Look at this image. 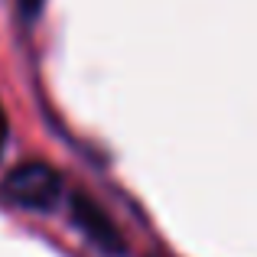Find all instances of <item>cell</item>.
Wrapping results in <instances>:
<instances>
[{
	"instance_id": "277c9868",
	"label": "cell",
	"mask_w": 257,
	"mask_h": 257,
	"mask_svg": "<svg viewBox=\"0 0 257 257\" xmlns=\"http://www.w3.org/2000/svg\"><path fill=\"white\" fill-rule=\"evenodd\" d=\"M39 4H43V0H20V10H23L26 17H33V13L39 10Z\"/></svg>"
},
{
	"instance_id": "6da1fadb",
	"label": "cell",
	"mask_w": 257,
	"mask_h": 257,
	"mask_svg": "<svg viewBox=\"0 0 257 257\" xmlns=\"http://www.w3.org/2000/svg\"><path fill=\"white\" fill-rule=\"evenodd\" d=\"M4 195L20 208L30 212H49L62 202L65 186L62 176L46 163H23L17 166L10 176L4 179Z\"/></svg>"
},
{
	"instance_id": "7a4b0ae2",
	"label": "cell",
	"mask_w": 257,
	"mask_h": 257,
	"mask_svg": "<svg viewBox=\"0 0 257 257\" xmlns=\"http://www.w3.org/2000/svg\"><path fill=\"white\" fill-rule=\"evenodd\" d=\"M69 212H72L75 228H82V234L91 241L94 247H98L101 254H107V257H124L127 244H124V238H120L117 225H114V221L107 218V215L101 212V208L94 205L88 195H72Z\"/></svg>"
},
{
	"instance_id": "3957f363",
	"label": "cell",
	"mask_w": 257,
	"mask_h": 257,
	"mask_svg": "<svg viewBox=\"0 0 257 257\" xmlns=\"http://www.w3.org/2000/svg\"><path fill=\"white\" fill-rule=\"evenodd\" d=\"M7 140H10V120H7L4 104H0V157H4V150H7Z\"/></svg>"
}]
</instances>
